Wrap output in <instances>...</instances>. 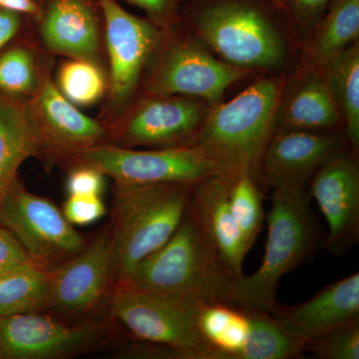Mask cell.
Masks as SVG:
<instances>
[{
  "mask_svg": "<svg viewBox=\"0 0 359 359\" xmlns=\"http://www.w3.org/2000/svg\"><path fill=\"white\" fill-rule=\"evenodd\" d=\"M359 41V0H332L294 68L323 70L340 52Z\"/></svg>",
  "mask_w": 359,
  "mask_h": 359,
  "instance_id": "cell-22",
  "label": "cell"
},
{
  "mask_svg": "<svg viewBox=\"0 0 359 359\" xmlns=\"http://www.w3.org/2000/svg\"><path fill=\"white\" fill-rule=\"evenodd\" d=\"M233 171L212 175L194 184L188 210L218 250L233 276H243L250 249L231 212L229 188Z\"/></svg>",
  "mask_w": 359,
  "mask_h": 359,
  "instance_id": "cell-18",
  "label": "cell"
},
{
  "mask_svg": "<svg viewBox=\"0 0 359 359\" xmlns=\"http://www.w3.org/2000/svg\"><path fill=\"white\" fill-rule=\"evenodd\" d=\"M105 186V175L89 165L80 164L71 171L66 182L68 195L101 196Z\"/></svg>",
  "mask_w": 359,
  "mask_h": 359,
  "instance_id": "cell-34",
  "label": "cell"
},
{
  "mask_svg": "<svg viewBox=\"0 0 359 359\" xmlns=\"http://www.w3.org/2000/svg\"><path fill=\"white\" fill-rule=\"evenodd\" d=\"M198 321L201 334L219 359H238L249 334L248 309L223 302L203 304Z\"/></svg>",
  "mask_w": 359,
  "mask_h": 359,
  "instance_id": "cell-24",
  "label": "cell"
},
{
  "mask_svg": "<svg viewBox=\"0 0 359 359\" xmlns=\"http://www.w3.org/2000/svg\"><path fill=\"white\" fill-rule=\"evenodd\" d=\"M236 278L187 208L172 237L135 269L125 285L203 304H230Z\"/></svg>",
  "mask_w": 359,
  "mask_h": 359,
  "instance_id": "cell-4",
  "label": "cell"
},
{
  "mask_svg": "<svg viewBox=\"0 0 359 359\" xmlns=\"http://www.w3.org/2000/svg\"><path fill=\"white\" fill-rule=\"evenodd\" d=\"M41 125L34 104L0 93V205L26 159L42 155Z\"/></svg>",
  "mask_w": 359,
  "mask_h": 359,
  "instance_id": "cell-21",
  "label": "cell"
},
{
  "mask_svg": "<svg viewBox=\"0 0 359 359\" xmlns=\"http://www.w3.org/2000/svg\"><path fill=\"white\" fill-rule=\"evenodd\" d=\"M342 133L344 120L323 70L294 68L287 74L275 130Z\"/></svg>",
  "mask_w": 359,
  "mask_h": 359,
  "instance_id": "cell-16",
  "label": "cell"
},
{
  "mask_svg": "<svg viewBox=\"0 0 359 359\" xmlns=\"http://www.w3.org/2000/svg\"><path fill=\"white\" fill-rule=\"evenodd\" d=\"M211 106L190 96H142L125 118L117 140L122 147L194 145Z\"/></svg>",
  "mask_w": 359,
  "mask_h": 359,
  "instance_id": "cell-13",
  "label": "cell"
},
{
  "mask_svg": "<svg viewBox=\"0 0 359 359\" xmlns=\"http://www.w3.org/2000/svg\"><path fill=\"white\" fill-rule=\"evenodd\" d=\"M347 146L342 133L275 130L259 161L257 183L262 189L309 185L323 163Z\"/></svg>",
  "mask_w": 359,
  "mask_h": 359,
  "instance_id": "cell-15",
  "label": "cell"
},
{
  "mask_svg": "<svg viewBox=\"0 0 359 359\" xmlns=\"http://www.w3.org/2000/svg\"><path fill=\"white\" fill-rule=\"evenodd\" d=\"M323 70L341 113L344 139L359 152V41L334 56Z\"/></svg>",
  "mask_w": 359,
  "mask_h": 359,
  "instance_id": "cell-23",
  "label": "cell"
},
{
  "mask_svg": "<svg viewBox=\"0 0 359 359\" xmlns=\"http://www.w3.org/2000/svg\"><path fill=\"white\" fill-rule=\"evenodd\" d=\"M36 87V72L29 49L15 45L0 52V93L18 98L32 93Z\"/></svg>",
  "mask_w": 359,
  "mask_h": 359,
  "instance_id": "cell-29",
  "label": "cell"
},
{
  "mask_svg": "<svg viewBox=\"0 0 359 359\" xmlns=\"http://www.w3.org/2000/svg\"><path fill=\"white\" fill-rule=\"evenodd\" d=\"M248 311L249 334L238 359H290L304 353L301 342L285 334L271 314L252 309Z\"/></svg>",
  "mask_w": 359,
  "mask_h": 359,
  "instance_id": "cell-26",
  "label": "cell"
},
{
  "mask_svg": "<svg viewBox=\"0 0 359 359\" xmlns=\"http://www.w3.org/2000/svg\"><path fill=\"white\" fill-rule=\"evenodd\" d=\"M62 212L69 223L84 226L102 218L106 208L100 196L72 195L63 205Z\"/></svg>",
  "mask_w": 359,
  "mask_h": 359,
  "instance_id": "cell-32",
  "label": "cell"
},
{
  "mask_svg": "<svg viewBox=\"0 0 359 359\" xmlns=\"http://www.w3.org/2000/svg\"><path fill=\"white\" fill-rule=\"evenodd\" d=\"M358 153L347 146L323 163L309 182V193L327 219L323 245L334 256L348 252L359 240Z\"/></svg>",
  "mask_w": 359,
  "mask_h": 359,
  "instance_id": "cell-14",
  "label": "cell"
},
{
  "mask_svg": "<svg viewBox=\"0 0 359 359\" xmlns=\"http://www.w3.org/2000/svg\"><path fill=\"white\" fill-rule=\"evenodd\" d=\"M105 22L111 104L128 105L140 86L164 35L152 21L128 13L116 0H96Z\"/></svg>",
  "mask_w": 359,
  "mask_h": 359,
  "instance_id": "cell-12",
  "label": "cell"
},
{
  "mask_svg": "<svg viewBox=\"0 0 359 359\" xmlns=\"http://www.w3.org/2000/svg\"><path fill=\"white\" fill-rule=\"evenodd\" d=\"M33 104L41 125L42 155L74 157L107 138L102 125L80 112L50 80L41 85Z\"/></svg>",
  "mask_w": 359,
  "mask_h": 359,
  "instance_id": "cell-19",
  "label": "cell"
},
{
  "mask_svg": "<svg viewBox=\"0 0 359 359\" xmlns=\"http://www.w3.org/2000/svg\"><path fill=\"white\" fill-rule=\"evenodd\" d=\"M309 185L273 187L269 233L261 266L233 282L230 304L271 313L278 306L276 290L283 276L306 263L320 244L311 211Z\"/></svg>",
  "mask_w": 359,
  "mask_h": 359,
  "instance_id": "cell-3",
  "label": "cell"
},
{
  "mask_svg": "<svg viewBox=\"0 0 359 359\" xmlns=\"http://www.w3.org/2000/svg\"><path fill=\"white\" fill-rule=\"evenodd\" d=\"M28 264L33 263L18 241L11 231L0 226V275Z\"/></svg>",
  "mask_w": 359,
  "mask_h": 359,
  "instance_id": "cell-35",
  "label": "cell"
},
{
  "mask_svg": "<svg viewBox=\"0 0 359 359\" xmlns=\"http://www.w3.org/2000/svg\"><path fill=\"white\" fill-rule=\"evenodd\" d=\"M106 318L70 320L41 311L0 316V359L73 358L107 346L114 325Z\"/></svg>",
  "mask_w": 359,
  "mask_h": 359,
  "instance_id": "cell-8",
  "label": "cell"
},
{
  "mask_svg": "<svg viewBox=\"0 0 359 359\" xmlns=\"http://www.w3.org/2000/svg\"><path fill=\"white\" fill-rule=\"evenodd\" d=\"M287 78L257 75L235 98L210 108L194 145L229 171L247 169L256 180Z\"/></svg>",
  "mask_w": 359,
  "mask_h": 359,
  "instance_id": "cell-5",
  "label": "cell"
},
{
  "mask_svg": "<svg viewBox=\"0 0 359 359\" xmlns=\"http://www.w3.org/2000/svg\"><path fill=\"white\" fill-rule=\"evenodd\" d=\"M193 185L115 182L109 228L112 287L128 283L135 269L172 237Z\"/></svg>",
  "mask_w": 359,
  "mask_h": 359,
  "instance_id": "cell-2",
  "label": "cell"
},
{
  "mask_svg": "<svg viewBox=\"0 0 359 359\" xmlns=\"http://www.w3.org/2000/svg\"><path fill=\"white\" fill-rule=\"evenodd\" d=\"M271 314L285 334L304 346L309 340L359 320V273L327 285L297 306L278 304Z\"/></svg>",
  "mask_w": 359,
  "mask_h": 359,
  "instance_id": "cell-17",
  "label": "cell"
},
{
  "mask_svg": "<svg viewBox=\"0 0 359 359\" xmlns=\"http://www.w3.org/2000/svg\"><path fill=\"white\" fill-rule=\"evenodd\" d=\"M56 86L71 103L85 107L93 105L102 98L105 78L95 62L72 59L59 70Z\"/></svg>",
  "mask_w": 359,
  "mask_h": 359,
  "instance_id": "cell-28",
  "label": "cell"
},
{
  "mask_svg": "<svg viewBox=\"0 0 359 359\" xmlns=\"http://www.w3.org/2000/svg\"><path fill=\"white\" fill-rule=\"evenodd\" d=\"M139 7L163 30H169L179 25L181 0H126Z\"/></svg>",
  "mask_w": 359,
  "mask_h": 359,
  "instance_id": "cell-33",
  "label": "cell"
},
{
  "mask_svg": "<svg viewBox=\"0 0 359 359\" xmlns=\"http://www.w3.org/2000/svg\"><path fill=\"white\" fill-rule=\"evenodd\" d=\"M73 158L100 170L116 183L195 184L212 175L231 172L210 159L197 145L134 150L103 143Z\"/></svg>",
  "mask_w": 359,
  "mask_h": 359,
  "instance_id": "cell-10",
  "label": "cell"
},
{
  "mask_svg": "<svg viewBox=\"0 0 359 359\" xmlns=\"http://www.w3.org/2000/svg\"><path fill=\"white\" fill-rule=\"evenodd\" d=\"M202 306L192 299L120 285L112 287L107 309L137 339L167 347L178 359H219L201 334Z\"/></svg>",
  "mask_w": 359,
  "mask_h": 359,
  "instance_id": "cell-6",
  "label": "cell"
},
{
  "mask_svg": "<svg viewBox=\"0 0 359 359\" xmlns=\"http://www.w3.org/2000/svg\"><path fill=\"white\" fill-rule=\"evenodd\" d=\"M0 226L13 233L33 264L46 271L76 256L89 243L53 202L29 192L18 180L0 205Z\"/></svg>",
  "mask_w": 359,
  "mask_h": 359,
  "instance_id": "cell-9",
  "label": "cell"
},
{
  "mask_svg": "<svg viewBox=\"0 0 359 359\" xmlns=\"http://www.w3.org/2000/svg\"><path fill=\"white\" fill-rule=\"evenodd\" d=\"M48 276L46 313L70 320L99 318L112 290L109 228Z\"/></svg>",
  "mask_w": 359,
  "mask_h": 359,
  "instance_id": "cell-11",
  "label": "cell"
},
{
  "mask_svg": "<svg viewBox=\"0 0 359 359\" xmlns=\"http://www.w3.org/2000/svg\"><path fill=\"white\" fill-rule=\"evenodd\" d=\"M264 193L249 170H236L231 174L229 201L233 218L250 249L262 230L264 219Z\"/></svg>",
  "mask_w": 359,
  "mask_h": 359,
  "instance_id": "cell-27",
  "label": "cell"
},
{
  "mask_svg": "<svg viewBox=\"0 0 359 359\" xmlns=\"http://www.w3.org/2000/svg\"><path fill=\"white\" fill-rule=\"evenodd\" d=\"M48 271L25 264L0 275V316L41 313L48 306Z\"/></svg>",
  "mask_w": 359,
  "mask_h": 359,
  "instance_id": "cell-25",
  "label": "cell"
},
{
  "mask_svg": "<svg viewBox=\"0 0 359 359\" xmlns=\"http://www.w3.org/2000/svg\"><path fill=\"white\" fill-rule=\"evenodd\" d=\"M25 15L0 7V52L16 36Z\"/></svg>",
  "mask_w": 359,
  "mask_h": 359,
  "instance_id": "cell-36",
  "label": "cell"
},
{
  "mask_svg": "<svg viewBox=\"0 0 359 359\" xmlns=\"http://www.w3.org/2000/svg\"><path fill=\"white\" fill-rule=\"evenodd\" d=\"M147 72L143 96L195 97L211 107L231 86L256 75L221 60L180 25L164 30Z\"/></svg>",
  "mask_w": 359,
  "mask_h": 359,
  "instance_id": "cell-7",
  "label": "cell"
},
{
  "mask_svg": "<svg viewBox=\"0 0 359 359\" xmlns=\"http://www.w3.org/2000/svg\"><path fill=\"white\" fill-rule=\"evenodd\" d=\"M304 351L320 359H359V320L309 340Z\"/></svg>",
  "mask_w": 359,
  "mask_h": 359,
  "instance_id": "cell-30",
  "label": "cell"
},
{
  "mask_svg": "<svg viewBox=\"0 0 359 359\" xmlns=\"http://www.w3.org/2000/svg\"><path fill=\"white\" fill-rule=\"evenodd\" d=\"M96 0H46L42 9L41 35L55 53L96 62L100 34Z\"/></svg>",
  "mask_w": 359,
  "mask_h": 359,
  "instance_id": "cell-20",
  "label": "cell"
},
{
  "mask_svg": "<svg viewBox=\"0 0 359 359\" xmlns=\"http://www.w3.org/2000/svg\"><path fill=\"white\" fill-rule=\"evenodd\" d=\"M0 7L28 16H40L42 7L36 0H0Z\"/></svg>",
  "mask_w": 359,
  "mask_h": 359,
  "instance_id": "cell-37",
  "label": "cell"
},
{
  "mask_svg": "<svg viewBox=\"0 0 359 359\" xmlns=\"http://www.w3.org/2000/svg\"><path fill=\"white\" fill-rule=\"evenodd\" d=\"M299 45L308 41L332 0H273Z\"/></svg>",
  "mask_w": 359,
  "mask_h": 359,
  "instance_id": "cell-31",
  "label": "cell"
},
{
  "mask_svg": "<svg viewBox=\"0 0 359 359\" xmlns=\"http://www.w3.org/2000/svg\"><path fill=\"white\" fill-rule=\"evenodd\" d=\"M179 25L217 57L257 76L289 74L301 52L273 0H181Z\"/></svg>",
  "mask_w": 359,
  "mask_h": 359,
  "instance_id": "cell-1",
  "label": "cell"
}]
</instances>
